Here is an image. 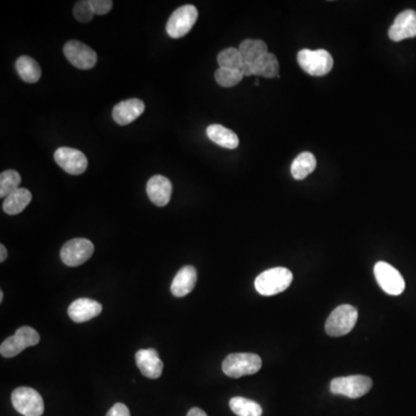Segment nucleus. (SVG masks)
Returning <instances> with one entry per match:
<instances>
[{
	"label": "nucleus",
	"mask_w": 416,
	"mask_h": 416,
	"mask_svg": "<svg viewBox=\"0 0 416 416\" xmlns=\"http://www.w3.org/2000/svg\"><path fill=\"white\" fill-rule=\"evenodd\" d=\"M293 273L286 267H274L260 273L254 280L256 291L263 296H273L287 291L293 282Z\"/></svg>",
	"instance_id": "nucleus-1"
},
{
	"label": "nucleus",
	"mask_w": 416,
	"mask_h": 416,
	"mask_svg": "<svg viewBox=\"0 0 416 416\" xmlns=\"http://www.w3.org/2000/svg\"><path fill=\"white\" fill-rule=\"evenodd\" d=\"M261 358L251 353H235L224 358L222 371L232 378H241L243 376L254 375L261 369Z\"/></svg>",
	"instance_id": "nucleus-2"
},
{
	"label": "nucleus",
	"mask_w": 416,
	"mask_h": 416,
	"mask_svg": "<svg viewBox=\"0 0 416 416\" xmlns=\"http://www.w3.org/2000/svg\"><path fill=\"white\" fill-rule=\"evenodd\" d=\"M297 61L301 68L312 77H324L333 68V58L324 49L301 50L297 53Z\"/></svg>",
	"instance_id": "nucleus-3"
},
{
	"label": "nucleus",
	"mask_w": 416,
	"mask_h": 416,
	"mask_svg": "<svg viewBox=\"0 0 416 416\" xmlns=\"http://www.w3.org/2000/svg\"><path fill=\"white\" fill-rule=\"evenodd\" d=\"M358 318V312L355 306L343 304L336 308L328 316L325 331L330 337H343L354 328Z\"/></svg>",
	"instance_id": "nucleus-4"
},
{
	"label": "nucleus",
	"mask_w": 416,
	"mask_h": 416,
	"mask_svg": "<svg viewBox=\"0 0 416 416\" xmlns=\"http://www.w3.org/2000/svg\"><path fill=\"white\" fill-rule=\"evenodd\" d=\"M373 388V380L363 375L338 377L330 384V390L333 395H343L347 398L358 399L367 395Z\"/></svg>",
	"instance_id": "nucleus-5"
},
{
	"label": "nucleus",
	"mask_w": 416,
	"mask_h": 416,
	"mask_svg": "<svg viewBox=\"0 0 416 416\" xmlns=\"http://www.w3.org/2000/svg\"><path fill=\"white\" fill-rule=\"evenodd\" d=\"M13 407L24 416H42L44 401L42 395L31 388H18L12 393Z\"/></svg>",
	"instance_id": "nucleus-6"
},
{
	"label": "nucleus",
	"mask_w": 416,
	"mask_h": 416,
	"mask_svg": "<svg viewBox=\"0 0 416 416\" xmlns=\"http://www.w3.org/2000/svg\"><path fill=\"white\" fill-rule=\"evenodd\" d=\"M40 340V334L37 333L36 330L29 326H22L14 336L3 341L0 346V354L4 358H14L28 347L36 346Z\"/></svg>",
	"instance_id": "nucleus-7"
},
{
	"label": "nucleus",
	"mask_w": 416,
	"mask_h": 416,
	"mask_svg": "<svg viewBox=\"0 0 416 416\" xmlns=\"http://www.w3.org/2000/svg\"><path fill=\"white\" fill-rule=\"evenodd\" d=\"M373 273L378 285L386 294L398 296L404 293L406 288L404 278L398 269H395L390 264L378 261L373 267Z\"/></svg>",
	"instance_id": "nucleus-8"
},
{
	"label": "nucleus",
	"mask_w": 416,
	"mask_h": 416,
	"mask_svg": "<svg viewBox=\"0 0 416 416\" xmlns=\"http://www.w3.org/2000/svg\"><path fill=\"white\" fill-rule=\"evenodd\" d=\"M198 19V9L193 5H184L172 13L167 24V33L172 38H181L190 33Z\"/></svg>",
	"instance_id": "nucleus-9"
},
{
	"label": "nucleus",
	"mask_w": 416,
	"mask_h": 416,
	"mask_svg": "<svg viewBox=\"0 0 416 416\" xmlns=\"http://www.w3.org/2000/svg\"><path fill=\"white\" fill-rule=\"evenodd\" d=\"M94 254V244L87 239H73L65 243L61 258L65 265L77 267L86 263Z\"/></svg>",
	"instance_id": "nucleus-10"
},
{
	"label": "nucleus",
	"mask_w": 416,
	"mask_h": 416,
	"mask_svg": "<svg viewBox=\"0 0 416 416\" xmlns=\"http://www.w3.org/2000/svg\"><path fill=\"white\" fill-rule=\"evenodd\" d=\"M63 50L66 59L79 70H90L98 63V53L79 41H68Z\"/></svg>",
	"instance_id": "nucleus-11"
},
{
	"label": "nucleus",
	"mask_w": 416,
	"mask_h": 416,
	"mask_svg": "<svg viewBox=\"0 0 416 416\" xmlns=\"http://www.w3.org/2000/svg\"><path fill=\"white\" fill-rule=\"evenodd\" d=\"M55 161L70 175L83 174L88 167V160L85 154L74 148H58L55 152Z\"/></svg>",
	"instance_id": "nucleus-12"
},
{
	"label": "nucleus",
	"mask_w": 416,
	"mask_h": 416,
	"mask_svg": "<svg viewBox=\"0 0 416 416\" xmlns=\"http://www.w3.org/2000/svg\"><path fill=\"white\" fill-rule=\"evenodd\" d=\"M416 36V12L413 9H406L401 12L389 29L390 40L400 42L406 38Z\"/></svg>",
	"instance_id": "nucleus-13"
},
{
	"label": "nucleus",
	"mask_w": 416,
	"mask_h": 416,
	"mask_svg": "<svg viewBox=\"0 0 416 416\" xmlns=\"http://www.w3.org/2000/svg\"><path fill=\"white\" fill-rule=\"evenodd\" d=\"M135 363L140 373L150 380H156L162 375L163 362L160 358L159 353L154 348L138 350L135 354Z\"/></svg>",
	"instance_id": "nucleus-14"
},
{
	"label": "nucleus",
	"mask_w": 416,
	"mask_h": 416,
	"mask_svg": "<svg viewBox=\"0 0 416 416\" xmlns=\"http://www.w3.org/2000/svg\"><path fill=\"white\" fill-rule=\"evenodd\" d=\"M146 191L154 205L165 207L172 199V184L162 175H155L148 181Z\"/></svg>",
	"instance_id": "nucleus-15"
},
{
	"label": "nucleus",
	"mask_w": 416,
	"mask_h": 416,
	"mask_svg": "<svg viewBox=\"0 0 416 416\" xmlns=\"http://www.w3.org/2000/svg\"><path fill=\"white\" fill-rule=\"evenodd\" d=\"M145 103L139 98H130L116 104L113 110V118L118 125H129L144 113Z\"/></svg>",
	"instance_id": "nucleus-16"
},
{
	"label": "nucleus",
	"mask_w": 416,
	"mask_h": 416,
	"mask_svg": "<svg viewBox=\"0 0 416 416\" xmlns=\"http://www.w3.org/2000/svg\"><path fill=\"white\" fill-rule=\"evenodd\" d=\"M68 316L76 323L95 318L102 312V304L90 298H78L68 306Z\"/></svg>",
	"instance_id": "nucleus-17"
},
{
	"label": "nucleus",
	"mask_w": 416,
	"mask_h": 416,
	"mask_svg": "<svg viewBox=\"0 0 416 416\" xmlns=\"http://www.w3.org/2000/svg\"><path fill=\"white\" fill-rule=\"evenodd\" d=\"M197 284V269L191 265L184 266L178 271L177 274L172 280V295L176 297H184L190 294Z\"/></svg>",
	"instance_id": "nucleus-18"
},
{
	"label": "nucleus",
	"mask_w": 416,
	"mask_h": 416,
	"mask_svg": "<svg viewBox=\"0 0 416 416\" xmlns=\"http://www.w3.org/2000/svg\"><path fill=\"white\" fill-rule=\"evenodd\" d=\"M206 133L208 138L221 147L228 148V150H236L239 147V139L235 132L227 129L220 124L208 126Z\"/></svg>",
	"instance_id": "nucleus-19"
},
{
	"label": "nucleus",
	"mask_w": 416,
	"mask_h": 416,
	"mask_svg": "<svg viewBox=\"0 0 416 416\" xmlns=\"http://www.w3.org/2000/svg\"><path fill=\"white\" fill-rule=\"evenodd\" d=\"M31 199L33 196L31 191L25 187H20L5 198L3 204L4 212L9 215L19 214L31 204Z\"/></svg>",
	"instance_id": "nucleus-20"
},
{
	"label": "nucleus",
	"mask_w": 416,
	"mask_h": 416,
	"mask_svg": "<svg viewBox=\"0 0 416 416\" xmlns=\"http://www.w3.org/2000/svg\"><path fill=\"white\" fill-rule=\"evenodd\" d=\"M243 61L248 64H256L264 56L269 53L267 44L261 40H244L239 48Z\"/></svg>",
	"instance_id": "nucleus-21"
},
{
	"label": "nucleus",
	"mask_w": 416,
	"mask_h": 416,
	"mask_svg": "<svg viewBox=\"0 0 416 416\" xmlns=\"http://www.w3.org/2000/svg\"><path fill=\"white\" fill-rule=\"evenodd\" d=\"M316 167H317V160L315 155L309 152H304L293 161L291 168V176L296 181H302L315 172Z\"/></svg>",
	"instance_id": "nucleus-22"
},
{
	"label": "nucleus",
	"mask_w": 416,
	"mask_h": 416,
	"mask_svg": "<svg viewBox=\"0 0 416 416\" xmlns=\"http://www.w3.org/2000/svg\"><path fill=\"white\" fill-rule=\"evenodd\" d=\"M16 72L24 81L29 83H35L41 79L42 70L37 61L28 56L19 57L16 63Z\"/></svg>",
	"instance_id": "nucleus-23"
},
{
	"label": "nucleus",
	"mask_w": 416,
	"mask_h": 416,
	"mask_svg": "<svg viewBox=\"0 0 416 416\" xmlns=\"http://www.w3.org/2000/svg\"><path fill=\"white\" fill-rule=\"evenodd\" d=\"M280 66H279L278 58L273 53H267L263 58L252 65V74L259 76V77L273 79V78H280L279 74Z\"/></svg>",
	"instance_id": "nucleus-24"
},
{
	"label": "nucleus",
	"mask_w": 416,
	"mask_h": 416,
	"mask_svg": "<svg viewBox=\"0 0 416 416\" xmlns=\"http://www.w3.org/2000/svg\"><path fill=\"white\" fill-rule=\"evenodd\" d=\"M230 410L237 416H261L263 408L256 401L243 397H235L230 399Z\"/></svg>",
	"instance_id": "nucleus-25"
},
{
	"label": "nucleus",
	"mask_w": 416,
	"mask_h": 416,
	"mask_svg": "<svg viewBox=\"0 0 416 416\" xmlns=\"http://www.w3.org/2000/svg\"><path fill=\"white\" fill-rule=\"evenodd\" d=\"M217 64L221 68L239 71L242 68L244 61L239 49L228 48V49L222 50L217 55Z\"/></svg>",
	"instance_id": "nucleus-26"
},
{
	"label": "nucleus",
	"mask_w": 416,
	"mask_h": 416,
	"mask_svg": "<svg viewBox=\"0 0 416 416\" xmlns=\"http://www.w3.org/2000/svg\"><path fill=\"white\" fill-rule=\"evenodd\" d=\"M21 176L16 170H6L0 175V197L6 198L11 193L20 189Z\"/></svg>",
	"instance_id": "nucleus-27"
},
{
	"label": "nucleus",
	"mask_w": 416,
	"mask_h": 416,
	"mask_svg": "<svg viewBox=\"0 0 416 416\" xmlns=\"http://www.w3.org/2000/svg\"><path fill=\"white\" fill-rule=\"evenodd\" d=\"M215 81L217 85L224 88H230L237 85V83L242 81L243 74L241 71L237 70H227V68H219L214 74Z\"/></svg>",
	"instance_id": "nucleus-28"
},
{
	"label": "nucleus",
	"mask_w": 416,
	"mask_h": 416,
	"mask_svg": "<svg viewBox=\"0 0 416 416\" xmlns=\"http://www.w3.org/2000/svg\"><path fill=\"white\" fill-rule=\"evenodd\" d=\"M73 16L81 24H87V22L92 21L95 13L93 11L90 1L81 0L74 5Z\"/></svg>",
	"instance_id": "nucleus-29"
},
{
	"label": "nucleus",
	"mask_w": 416,
	"mask_h": 416,
	"mask_svg": "<svg viewBox=\"0 0 416 416\" xmlns=\"http://www.w3.org/2000/svg\"><path fill=\"white\" fill-rule=\"evenodd\" d=\"M90 5H92L93 11L95 14L104 16V14L110 12L113 3L111 0H92Z\"/></svg>",
	"instance_id": "nucleus-30"
},
{
	"label": "nucleus",
	"mask_w": 416,
	"mask_h": 416,
	"mask_svg": "<svg viewBox=\"0 0 416 416\" xmlns=\"http://www.w3.org/2000/svg\"><path fill=\"white\" fill-rule=\"evenodd\" d=\"M105 416H131V414H130V410L128 406L122 404V402H117L109 410Z\"/></svg>",
	"instance_id": "nucleus-31"
},
{
	"label": "nucleus",
	"mask_w": 416,
	"mask_h": 416,
	"mask_svg": "<svg viewBox=\"0 0 416 416\" xmlns=\"http://www.w3.org/2000/svg\"><path fill=\"white\" fill-rule=\"evenodd\" d=\"M187 416H207V414L204 410H200V408L194 407L189 410Z\"/></svg>",
	"instance_id": "nucleus-32"
},
{
	"label": "nucleus",
	"mask_w": 416,
	"mask_h": 416,
	"mask_svg": "<svg viewBox=\"0 0 416 416\" xmlns=\"http://www.w3.org/2000/svg\"><path fill=\"white\" fill-rule=\"evenodd\" d=\"M6 258H7L6 248H5V245L1 244L0 245V261H1V263H4V261L6 260Z\"/></svg>",
	"instance_id": "nucleus-33"
},
{
	"label": "nucleus",
	"mask_w": 416,
	"mask_h": 416,
	"mask_svg": "<svg viewBox=\"0 0 416 416\" xmlns=\"http://www.w3.org/2000/svg\"><path fill=\"white\" fill-rule=\"evenodd\" d=\"M4 301V291H0V302H3Z\"/></svg>",
	"instance_id": "nucleus-34"
}]
</instances>
